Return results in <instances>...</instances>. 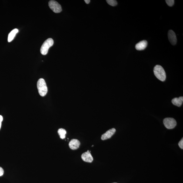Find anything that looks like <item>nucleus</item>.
<instances>
[{"instance_id": "obj_20", "label": "nucleus", "mask_w": 183, "mask_h": 183, "mask_svg": "<svg viewBox=\"0 0 183 183\" xmlns=\"http://www.w3.org/2000/svg\"><path fill=\"white\" fill-rule=\"evenodd\" d=\"M1 122H0V129L1 128Z\"/></svg>"}, {"instance_id": "obj_7", "label": "nucleus", "mask_w": 183, "mask_h": 183, "mask_svg": "<svg viewBox=\"0 0 183 183\" xmlns=\"http://www.w3.org/2000/svg\"><path fill=\"white\" fill-rule=\"evenodd\" d=\"M115 132L116 129L115 128L111 129L102 136L101 139L103 140H104L111 138V137L115 134Z\"/></svg>"}, {"instance_id": "obj_13", "label": "nucleus", "mask_w": 183, "mask_h": 183, "mask_svg": "<svg viewBox=\"0 0 183 183\" xmlns=\"http://www.w3.org/2000/svg\"><path fill=\"white\" fill-rule=\"evenodd\" d=\"M58 133L60 136V138L62 139L65 138L66 134V130L63 129H60L58 131Z\"/></svg>"}, {"instance_id": "obj_12", "label": "nucleus", "mask_w": 183, "mask_h": 183, "mask_svg": "<svg viewBox=\"0 0 183 183\" xmlns=\"http://www.w3.org/2000/svg\"><path fill=\"white\" fill-rule=\"evenodd\" d=\"M18 32V30L17 29H14V30H12L11 32L9 33V35H8V42H10L13 41L17 33Z\"/></svg>"}, {"instance_id": "obj_3", "label": "nucleus", "mask_w": 183, "mask_h": 183, "mask_svg": "<svg viewBox=\"0 0 183 183\" xmlns=\"http://www.w3.org/2000/svg\"><path fill=\"white\" fill-rule=\"evenodd\" d=\"M54 41L53 39L49 38L47 39L41 47V53L43 55H46L48 52L50 47L53 45Z\"/></svg>"}, {"instance_id": "obj_9", "label": "nucleus", "mask_w": 183, "mask_h": 183, "mask_svg": "<svg viewBox=\"0 0 183 183\" xmlns=\"http://www.w3.org/2000/svg\"><path fill=\"white\" fill-rule=\"evenodd\" d=\"M80 145V141L78 139H74L70 141L69 143V146L71 149L73 150H75L79 148Z\"/></svg>"}, {"instance_id": "obj_18", "label": "nucleus", "mask_w": 183, "mask_h": 183, "mask_svg": "<svg viewBox=\"0 0 183 183\" xmlns=\"http://www.w3.org/2000/svg\"><path fill=\"white\" fill-rule=\"evenodd\" d=\"M85 1L87 4H89L90 3V0H85Z\"/></svg>"}, {"instance_id": "obj_11", "label": "nucleus", "mask_w": 183, "mask_h": 183, "mask_svg": "<svg viewBox=\"0 0 183 183\" xmlns=\"http://www.w3.org/2000/svg\"><path fill=\"white\" fill-rule=\"evenodd\" d=\"M183 101V97H180L179 98H175L173 99L172 102L174 105L177 107H180L182 105Z\"/></svg>"}, {"instance_id": "obj_19", "label": "nucleus", "mask_w": 183, "mask_h": 183, "mask_svg": "<svg viewBox=\"0 0 183 183\" xmlns=\"http://www.w3.org/2000/svg\"><path fill=\"white\" fill-rule=\"evenodd\" d=\"M3 117L1 115H0V122H1L3 121Z\"/></svg>"}, {"instance_id": "obj_15", "label": "nucleus", "mask_w": 183, "mask_h": 183, "mask_svg": "<svg viewBox=\"0 0 183 183\" xmlns=\"http://www.w3.org/2000/svg\"><path fill=\"white\" fill-rule=\"evenodd\" d=\"M166 1L167 5L170 7H172L174 5V0H166Z\"/></svg>"}, {"instance_id": "obj_6", "label": "nucleus", "mask_w": 183, "mask_h": 183, "mask_svg": "<svg viewBox=\"0 0 183 183\" xmlns=\"http://www.w3.org/2000/svg\"><path fill=\"white\" fill-rule=\"evenodd\" d=\"M168 37L170 43L173 45H175L177 42V39L175 33L172 30L168 31Z\"/></svg>"}, {"instance_id": "obj_21", "label": "nucleus", "mask_w": 183, "mask_h": 183, "mask_svg": "<svg viewBox=\"0 0 183 183\" xmlns=\"http://www.w3.org/2000/svg\"><path fill=\"white\" fill-rule=\"evenodd\" d=\"M93 145H92V147H93Z\"/></svg>"}, {"instance_id": "obj_5", "label": "nucleus", "mask_w": 183, "mask_h": 183, "mask_svg": "<svg viewBox=\"0 0 183 183\" xmlns=\"http://www.w3.org/2000/svg\"><path fill=\"white\" fill-rule=\"evenodd\" d=\"M49 6L50 8L55 13H59L62 11L61 5L55 1H50Z\"/></svg>"}, {"instance_id": "obj_8", "label": "nucleus", "mask_w": 183, "mask_h": 183, "mask_svg": "<svg viewBox=\"0 0 183 183\" xmlns=\"http://www.w3.org/2000/svg\"><path fill=\"white\" fill-rule=\"evenodd\" d=\"M81 157L83 161L88 163H91L93 160V157L89 150L83 153Z\"/></svg>"}, {"instance_id": "obj_14", "label": "nucleus", "mask_w": 183, "mask_h": 183, "mask_svg": "<svg viewBox=\"0 0 183 183\" xmlns=\"http://www.w3.org/2000/svg\"><path fill=\"white\" fill-rule=\"evenodd\" d=\"M107 3L112 6H115L117 5V2L115 0H107Z\"/></svg>"}, {"instance_id": "obj_4", "label": "nucleus", "mask_w": 183, "mask_h": 183, "mask_svg": "<svg viewBox=\"0 0 183 183\" xmlns=\"http://www.w3.org/2000/svg\"><path fill=\"white\" fill-rule=\"evenodd\" d=\"M164 125L168 129L174 128L177 125L176 120L172 118H167L164 119L163 121Z\"/></svg>"}, {"instance_id": "obj_22", "label": "nucleus", "mask_w": 183, "mask_h": 183, "mask_svg": "<svg viewBox=\"0 0 183 183\" xmlns=\"http://www.w3.org/2000/svg\"></svg>"}, {"instance_id": "obj_17", "label": "nucleus", "mask_w": 183, "mask_h": 183, "mask_svg": "<svg viewBox=\"0 0 183 183\" xmlns=\"http://www.w3.org/2000/svg\"><path fill=\"white\" fill-rule=\"evenodd\" d=\"M4 170L3 168L0 167V176H1L3 175L4 174Z\"/></svg>"}, {"instance_id": "obj_10", "label": "nucleus", "mask_w": 183, "mask_h": 183, "mask_svg": "<svg viewBox=\"0 0 183 183\" xmlns=\"http://www.w3.org/2000/svg\"><path fill=\"white\" fill-rule=\"evenodd\" d=\"M147 45V41L145 40H143L137 43L136 45V49L138 51L143 50L146 48Z\"/></svg>"}, {"instance_id": "obj_16", "label": "nucleus", "mask_w": 183, "mask_h": 183, "mask_svg": "<svg viewBox=\"0 0 183 183\" xmlns=\"http://www.w3.org/2000/svg\"><path fill=\"white\" fill-rule=\"evenodd\" d=\"M178 145L181 149H183V138H182V140L180 141V142H179Z\"/></svg>"}, {"instance_id": "obj_1", "label": "nucleus", "mask_w": 183, "mask_h": 183, "mask_svg": "<svg viewBox=\"0 0 183 183\" xmlns=\"http://www.w3.org/2000/svg\"><path fill=\"white\" fill-rule=\"evenodd\" d=\"M155 75L159 80L164 82L166 78V73L164 68L159 65H156L154 68Z\"/></svg>"}, {"instance_id": "obj_2", "label": "nucleus", "mask_w": 183, "mask_h": 183, "mask_svg": "<svg viewBox=\"0 0 183 183\" xmlns=\"http://www.w3.org/2000/svg\"><path fill=\"white\" fill-rule=\"evenodd\" d=\"M37 87L39 95L42 97L45 96L47 92V88L44 79H39L37 82Z\"/></svg>"}]
</instances>
